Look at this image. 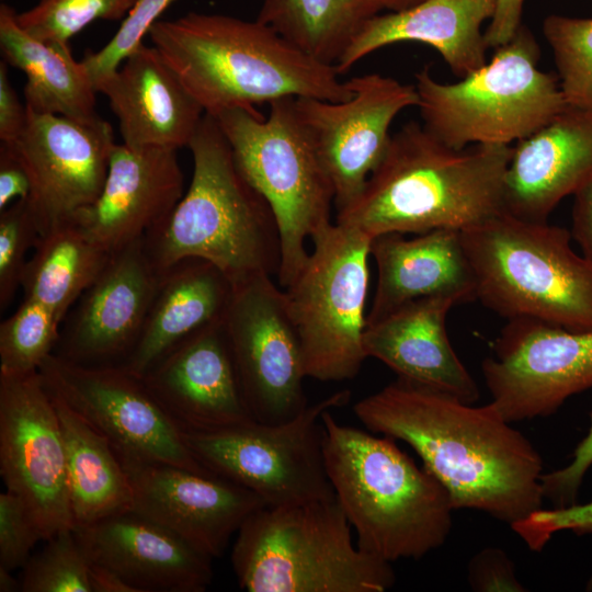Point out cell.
Wrapping results in <instances>:
<instances>
[{
    "mask_svg": "<svg viewBox=\"0 0 592 592\" xmlns=\"http://www.w3.org/2000/svg\"><path fill=\"white\" fill-rule=\"evenodd\" d=\"M224 327L253 419L275 424L298 415L308 406L307 376L284 291L270 275L235 285Z\"/></svg>",
    "mask_w": 592,
    "mask_h": 592,
    "instance_id": "4fadbf2b",
    "label": "cell"
},
{
    "mask_svg": "<svg viewBox=\"0 0 592 592\" xmlns=\"http://www.w3.org/2000/svg\"><path fill=\"white\" fill-rule=\"evenodd\" d=\"M182 196L177 150L115 144L98 200L72 221L93 243L113 254L157 227Z\"/></svg>",
    "mask_w": 592,
    "mask_h": 592,
    "instance_id": "44dd1931",
    "label": "cell"
},
{
    "mask_svg": "<svg viewBox=\"0 0 592 592\" xmlns=\"http://www.w3.org/2000/svg\"><path fill=\"white\" fill-rule=\"evenodd\" d=\"M571 238L592 264V181L573 194Z\"/></svg>",
    "mask_w": 592,
    "mask_h": 592,
    "instance_id": "bcb514c9",
    "label": "cell"
},
{
    "mask_svg": "<svg viewBox=\"0 0 592 592\" xmlns=\"http://www.w3.org/2000/svg\"><path fill=\"white\" fill-rule=\"evenodd\" d=\"M353 410L368 431L407 443L455 510H478L512 526L542 509L543 458L492 401L474 406L397 377Z\"/></svg>",
    "mask_w": 592,
    "mask_h": 592,
    "instance_id": "6da1fadb",
    "label": "cell"
},
{
    "mask_svg": "<svg viewBox=\"0 0 592 592\" xmlns=\"http://www.w3.org/2000/svg\"><path fill=\"white\" fill-rule=\"evenodd\" d=\"M350 390L308 405L292 420H255L216 431H181L195 459L215 476L257 493L266 505H294L334 497L323 456L321 417L349 402Z\"/></svg>",
    "mask_w": 592,
    "mask_h": 592,
    "instance_id": "8fae6325",
    "label": "cell"
},
{
    "mask_svg": "<svg viewBox=\"0 0 592 592\" xmlns=\"http://www.w3.org/2000/svg\"><path fill=\"white\" fill-rule=\"evenodd\" d=\"M173 1L137 0L110 42L82 59L94 87L116 71L123 60L144 43L151 25Z\"/></svg>",
    "mask_w": 592,
    "mask_h": 592,
    "instance_id": "74e56055",
    "label": "cell"
},
{
    "mask_svg": "<svg viewBox=\"0 0 592 592\" xmlns=\"http://www.w3.org/2000/svg\"><path fill=\"white\" fill-rule=\"evenodd\" d=\"M50 395L66 448L69 500L75 526L91 524L130 510V483L109 440L62 399L53 392Z\"/></svg>",
    "mask_w": 592,
    "mask_h": 592,
    "instance_id": "f546056e",
    "label": "cell"
},
{
    "mask_svg": "<svg viewBox=\"0 0 592 592\" xmlns=\"http://www.w3.org/2000/svg\"><path fill=\"white\" fill-rule=\"evenodd\" d=\"M137 0H39L31 9L16 13L22 30L46 43L69 39L95 20L117 21Z\"/></svg>",
    "mask_w": 592,
    "mask_h": 592,
    "instance_id": "e575fe53",
    "label": "cell"
},
{
    "mask_svg": "<svg viewBox=\"0 0 592 592\" xmlns=\"http://www.w3.org/2000/svg\"><path fill=\"white\" fill-rule=\"evenodd\" d=\"M116 454L130 483L132 510L213 559L223 555L247 517L266 505L253 491L223 477Z\"/></svg>",
    "mask_w": 592,
    "mask_h": 592,
    "instance_id": "ac0fdd59",
    "label": "cell"
},
{
    "mask_svg": "<svg viewBox=\"0 0 592 592\" xmlns=\"http://www.w3.org/2000/svg\"><path fill=\"white\" fill-rule=\"evenodd\" d=\"M33 249L21 280L23 297L45 305L60 322L112 255L73 221L39 236Z\"/></svg>",
    "mask_w": 592,
    "mask_h": 592,
    "instance_id": "4dcf8cb0",
    "label": "cell"
},
{
    "mask_svg": "<svg viewBox=\"0 0 592 592\" xmlns=\"http://www.w3.org/2000/svg\"><path fill=\"white\" fill-rule=\"evenodd\" d=\"M21 591V582L9 570L0 566V592H16Z\"/></svg>",
    "mask_w": 592,
    "mask_h": 592,
    "instance_id": "c3c4849f",
    "label": "cell"
},
{
    "mask_svg": "<svg viewBox=\"0 0 592 592\" xmlns=\"http://www.w3.org/2000/svg\"><path fill=\"white\" fill-rule=\"evenodd\" d=\"M511 527L532 550L539 551L557 532L592 534V501L550 510L542 508Z\"/></svg>",
    "mask_w": 592,
    "mask_h": 592,
    "instance_id": "ab89813d",
    "label": "cell"
},
{
    "mask_svg": "<svg viewBox=\"0 0 592 592\" xmlns=\"http://www.w3.org/2000/svg\"><path fill=\"white\" fill-rule=\"evenodd\" d=\"M542 30L567 105L592 110V18L550 14Z\"/></svg>",
    "mask_w": 592,
    "mask_h": 592,
    "instance_id": "836d02e7",
    "label": "cell"
},
{
    "mask_svg": "<svg viewBox=\"0 0 592 592\" xmlns=\"http://www.w3.org/2000/svg\"><path fill=\"white\" fill-rule=\"evenodd\" d=\"M591 466L592 413L590 430L577 445L572 460L562 468L542 475L540 482L544 499H548L556 508L574 504L582 480Z\"/></svg>",
    "mask_w": 592,
    "mask_h": 592,
    "instance_id": "b9f144b4",
    "label": "cell"
},
{
    "mask_svg": "<svg viewBox=\"0 0 592 592\" xmlns=\"http://www.w3.org/2000/svg\"><path fill=\"white\" fill-rule=\"evenodd\" d=\"M335 496L294 505H264L242 523L231 551L249 592H385L391 563L361 550Z\"/></svg>",
    "mask_w": 592,
    "mask_h": 592,
    "instance_id": "8992f818",
    "label": "cell"
},
{
    "mask_svg": "<svg viewBox=\"0 0 592 592\" xmlns=\"http://www.w3.org/2000/svg\"><path fill=\"white\" fill-rule=\"evenodd\" d=\"M148 35L204 112L254 107L287 96H353L332 65L298 49L269 25L217 13L156 21Z\"/></svg>",
    "mask_w": 592,
    "mask_h": 592,
    "instance_id": "3957f363",
    "label": "cell"
},
{
    "mask_svg": "<svg viewBox=\"0 0 592 592\" xmlns=\"http://www.w3.org/2000/svg\"><path fill=\"white\" fill-rule=\"evenodd\" d=\"M88 568L89 560L73 527L64 528L24 565L21 591L92 592Z\"/></svg>",
    "mask_w": 592,
    "mask_h": 592,
    "instance_id": "d590c367",
    "label": "cell"
},
{
    "mask_svg": "<svg viewBox=\"0 0 592 592\" xmlns=\"http://www.w3.org/2000/svg\"><path fill=\"white\" fill-rule=\"evenodd\" d=\"M455 305L449 296L422 297L366 325V356L379 360L398 377L476 402L478 385L453 349L446 330L448 311Z\"/></svg>",
    "mask_w": 592,
    "mask_h": 592,
    "instance_id": "d4e9b609",
    "label": "cell"
},
{
    "mask_svg": "<svg viewBox=\"0 0 592 592\" xmlns=\"http://www.w3.org/2000/svg\"><path fill=\"white\" fill-rule=\"evenodd\" d=\"M41 539L38 523L25 502L9 490L0 493V566L12 571L23 568Z\"/></svg>",
    "mask_w": 592,
    "mask_h": 592,
    "instance_id": "f35d334b",
    "label": "cell"
},
{
    "mask_svg": "<svg viewBox=\"0 0 592 592\" xmlns=\"http://www.w3.org/2000/svg\"><path fill=\"white\" fill-rule=\"evenodd\" d=\"M61 322L45 305L23 297L18 309L0 323V375L38 371L56 348Z\"/></svg>",
    "mask_w": 592,
    "mask_h": 592,
    "instance_id": "d6a6232c",
    "label": "cell"
},
{
    "mask_svg": "<svg viewBox=\"0 0 592 592\" xmlns=\"http://www.w3.org/2000/svg\"><path fill=\"white\" fill-rule=\"evenodd\" d=\"M592 181V110L567 106L512 146L504 179V212L547 221L567 196Z\"/></svg>",
    "mask_w": 592,
    "mask_h": 592,
    "instance_id": "603a6c76",
    "label": "cell"
},
{
    "mask_svg": "<svg viewBox=\"0 0 592 592\" xmlns=\"http://www.w3.org/2000/svg\"><path fill=\"white\" fill-rule=\"evenodd\" d=\"M525 0H497V7L485 31L488 48H498L510 42L522 25Z\"/></svg>",
    "mask_w": 592,
    "mask_h": 592,
    "instance_id": "f6af8a7d",
    "label": "cell"
},
{
    "mask_svg": "<svg viewBox=\"0 0 592 592\" xmlns=\"http://www.w3.org/2000/svg\"><path fill=\"white\" fill-rule=\"evenodd\" d=\"M481 369L491 401L506 421L548 417L592 388V330L508 320Z\"/></svg>",
    "mask_w": 592,
    "mask_h": 592,
    "instance_id": "9a60e30c",
    "label": "cell"
},
{
    "mask_svg": "<svg viewBox=\"0 0 592 592\" xmlns=\"http://www.w3.org/2000/svg\"><path fill=\"white\" fill-rule=\"evenodd\" d=\"M538 59L539 46L522 24L460 81L440 82L424 67L414 76L423 127L454 149L528 137L568 106L557 76L542 71Z\"/></svg>",
    "mask_w": 592,
    "mask_h": 592,
    "instance_id": "ba28073f",
    "label": "cell"
},
{
    "mask_svg": "<svg viewBox=\"0 0 592 592\" xmlns=\"http://www.w3.org/2000/svg\"><path fill=\"white\" fill-rule=\"evenodd\" d=\"M496 7L497 0H423L402 11L378 13L362 25L334 67L341 75L383 47L419 42L439 52L452 72L464 78L487 62L481 27Z\"/></svg>",
    "mask_w": 592,
    "mask_h": 592,
    "instance_id": "4316f807",
    "label": "cell"
},
{
    "mask_svg": "<svg viewBox=\"0 0 592 592\" xmlns=\"http://www.w3.org/2000/svg\"><path fill=\"white\" fill-rule=\"evenodd\" d=\"M380 11L386 10L388 12L402 11L411 8L423 0H375Z\"/></svg>",
    "mask_w": 592,
    "mask_h": 592,
    "instance_id": "681fc988",
    "label": "cell"
},
{
    "mask_svg": "<svg viewBox=\"0 0 592 592\" xmlns=\"http://www.w3.org/2000/svg\"><path fill=\"white\" fill-rule=\"evenodd\" d=\"M189 148L193 175L171 213L144 238L162 272L197 258L212 262L237 285L278 274L281 232L266 200L239 170L217 119L205 113Z\"/></svg>",
    "mask_w": 592,
    "mask_h": 592,
    "instance_id": "277c9868",
    "label": "cell"
},
{
    "mask_svg": "<svg viewBox=\"0 0 592 592\" xmlns=\"http://www.w3.org/2000/svg\"><path fill=\"white\" fill-rule=\"evenodd\" d=\"M377 285L366 325L422 297L449 296L457 304L477 299V286L462 231L441 228L412 238L387 232L371 241Z\"/></svg>",
    "mask_w": 592,
    "mask_h": 592,
    "instance_id": "484cf974",
    "label": "cell"
},
{
    "mask_svg": "<svg viewBox=\"0 0 592 592\" xmlns=\"http://www.w3.org/2000/svg\"><path fill=\"white\" fill-rule=\"evenodd\" d=\"M0 47L4 61L26 75L29 110L81 121L99 116L98 91L82 60L72 57L69 43H46L29 35L5 3L0 5Z\"/></svg>",
    "mask_w": 592,
    "mask_h": 592,
    "instance_id": "f1b7e54d",
    "label": "cell"
},
{
    "mask_svg": "<svg viewBox=\"0 0 592 592\" xmlns=\"http://www.w3.org/2000/svg\"><path fill=\"white\" fill-rule=\"evenodd\" d=\"M512 146L454 149L417 122L391 135L361 193L335 223L373 239L387 232L466 230L504 212Z\"/></svg>",
    "mask_w": 592,
    "mask_h": 592,
    "instance_id": "7a4b0ae2",
    "label": "cell"
},
{
    "mask_svg": "<svg viewBox=\"0 0 592 592\" xmlns=\"http://www.w3.org/2000/svg\"><path fill=\"white\" fill-rule=\"evenodd\" d=\"M235 294L231 280L209 261L189 258L162 272L141 333L119 364L141 378L169 351L224 322Z\"/></svg>",
    "mask_w": 592,
    "mask_h": 592,
    "instance_id": "83f0119b",
    "label": "cell"
},
{
    "mask_svg": "<svg viewBox=\"0 0 592 592\" xmlns=\"http://www.w3.org/2000/svg\"><path fill=\"white\" fill-rule=\"evenodd\" d=\"M73 530L89 561L137 592H203L212 583L213 558L132 509Z\"/></svg>",
    "mask_w": 592,
    "mask_h": 592,
    "instance_id": "7402d4cb",
    "label": "cell"
},
{
    "mask_svg": "<svg viewBox=\"0 0 592 592\" xmlns=\"http://www.w3.org/2000/svg\"><path fill=\"white\" fill-rule=\"evenodd\" d=\"M95 89L104 94L129 148L189 147L205 114L153 46L141 43Z\"/></svg>",
    "mask_w": 592,
    "mask_h": 592,
    "instance_id": "cb8c5ba5",
    "label": "cell"
},
{
    "mask_svg": "<svg viewBox=\"0 0 592 592\" xmlns=\"http://www.w3.org/2000/svg\"><path fill=\"white\" fill-rule=\"evenodd\" d=\"M477 299L508 320L592 330V264L571 234L502 212L462 231Z\"/></svg>",
    "mask_w": 592,
    "mask_h": 592,
    "instance_id": "52a82bcc",
    "label": "cell"
},
{
    "mask_svg": "<svg viewBox=\"0 0 592 592\" xmlns=\"http://www.w3.org/2000/svg\"><path fill=\"white\" fill-rule=\"evenodd\" d=\"M323 456L334 496L357 535L379 559H419L441 547L455 510L444 486L396 440L321 417Z\"/></svg>",
    "mask_w": 592,
    "mask_h": 592,
    "instance_id": "5b68a950",
    "label": "cell"
},
{
    "mask_svg": "<svg viewBox=\"0 0 592 592\" xmlns=\"http://www.w3.org/2000/svg\"><path fill=\"white\" fill-rule=\"evenodd\" d=\"M141 379L181 431H216L254 420L224 322L178 344Z\"/></svg>",
    "mask_w": 592,
    "mask_h": 592,
    "instance_id": "ffe728a7",
    "label": "cell"
},
{
    "mask_svg": "<svg viewBox=\"0 0 592 592\" xmlns=\"http://www.w3.org/2000/svg\"><path fill=\"white\" fill-rule=\"evenodd\" d=\"M266 117L234 107L217 119L247 181L270 204L281 232L277 280L287 287L305 264L307 242L331 223L332 181L303 126L295 98L272 101Z\"/></svg>",
    "mask_w": 592,
    "mask_h": 592,
    "instance_id": "9c48e42d",
    "label": "cell"
},
{
    "mask_svg": "<svg viewBox=\"0 0 592 592\" xmlns=\"http://www.w3.org/2000/svg\"><path fill=\"white\" fill-rule=\"evenodd\" d=\"M27 119L22 104L8 77L7 62H0V140L13 144L21 136Z\"/></svg>",
    "mask_w": 592,
    "mask_h": 592,
    "instance_id": "7bdbcfd3",
    "label": "cell"
},
{
    "mask_svg": "<svg viewBox=\"0 0 592 592\" xmlns=\"http://www.w3.org/2000/svg\"><path fill=\"white\" fill-rule=\"evenodd\" d=\"M5 145L29 174L26 202L42 236L98 200L115 143L112 126L100 116L81 121L27 109L21 136Z\"/></svg>",
    "mask_w": 592,
    "mask_h": 592,
    "instance_id": "2e32d148",
    "label": "cell"
},
{
    "mask_svg": "<svg viewBox=\"0 0 592 592\" xmlns=\"http://www.w3.org/2000/svg\"><path fill=\"white\" fill-rule=\"evenodd\" d=\"M38 373L48 390L105 436L116 452L215 476L195 459L180 429L143 379L121 365H80L52 353Z\"/></svg>",
    "mask_w": 592,
    "mask_h": 592,
    "instance_id": "7c38bea8",
    "label": "cell"
},
{
    "mask_svg": "<svg viewBox=\"0 0 592 592\" xmlns=\"http://www.w3.org/2000/svg\"><path fill=\"white\" fill-rule=\"evenodd\" d=\"M378 13L375 0H263L257 20L312 58L335 66L362 25Z\"/></svg>",
    "mask_w": 592,
    "mask_h": 592,
    "instance_id": "1f68e13d",
    "label": "cell"
},
{
    "mask_svg": "<svg viewBox=\"0 0 592 592\" xmlns=\"http://www.w3.org/2000/svg\"><path fill=\"white\" fill-rule=\"evenodd\" d=\"M587 590L592 591V577L589 579L587 583Z\"/></svg>",
    "mask_w": 592,
    "mask_h": 592,
    "instance_id": "f907efd6",
    "label": "cell"
},
{
    "mask_svg": "<svg viewBox=\"0 0 592 592\" xmlns=\"http://www.w3.org/2000/svg\"><path fill=\"white\" fill-rule=\"evenodd\" d=\"M467 581L477 592L527 591L516 577L513 560L498 547L483 548L470 559Z\"/></svg>",
    "mask_w": 592,
    "mask_h": 592,
    "instance_id": "60d3db41",
    "label": "cell"
},
{
    "mask_svg": "<svg viewBox=\"0 0 592 592\" xmlns=\"http://www.w3.org/2000/svg\"><path fill=\"white\" fill-rule=\"evenodd\" d=\"M39 231L26 200H19L0 212V309L12 301L26 266V254Z\"/></svg>",
    "mask_w": 592,
    "mask_h": 592,
    "instance_id": "8d00e7d4",
    "label": "cell"
},
{
    "mask_svg": "<svg viewBox=\"0 0 592 592\" xmlns=\"http://www.w3.org/2000/svg\"><path fill=\"white\" fill-rule=\"evenodd\" d=\"M353 96L342 102L295 98L297 115L334 187L337 212L363 190L383 159L395 117L417 106L414 84L379 73L348 80Z\"/></svg>",
    "mask_w": 592,
    "mask_h": 592,
    "instance_id": "e0dca14e",
    "label": "cell"
},
{
    "mask_svg": "<svg viewBox=\"0 0 592 592\" xmlns=\"http://www.w3.org/2000/svg\"><path fill=\"white\" fill-rule=\"evenodd\" d=\"M0 473L47 540L75 526L67 457L53 397L38 371L0 375Z\"/></svg>",
    "mask_w": 592,
    "mask_h": 592,
    "instance_id": "5bb4252c",
    "label": "cell"
},
{
    "mask_svg": "<svg viewBox=\"0 0 592 592\" xmlns=\"http://www.w3.org/2000/svg\"><path fill=\"white\" fill-rule=\"evenodd\" d=\"M89 583L92 592H137L112 569L89 561Z\"/></svg>",
    "mask_w": 592,
    "mask_h": 592,
    "instance_id": "7dc6e473",
    "label": "cell"
},
{
    "mask_svg": "<svg viewBox=\"0 0 592 592\" xmlns=\"http://www.w3.org/2000/svg\"><path fill=\"white\" fill-rule=\"evenodd\" d=\"M161 273L143 238L111 255L60 328L56 355L80 365H119L135 346Z\"/></svg>",
    "mask_w": 592,
    "mask_h": 592,
    "instance_id": "d6986e66",
    "label": "cell"
},
{
    "mask_svg": "<svg viewBox=\"0 0 592 592\" xmlns=\"http://www.w3.org/2000/svg\"><path fill=\"white\" fill-rule=\"evenodd\" d=\"M311 241L312 252L284 291L306 376L352 379L367 358L363 335L372 239L330 223Z\"/></svg>",
    "mask_w": 592,
    "mask_h": 592,
    "instance_id": "30bf717a",
    "label": "cell"
},
{
    "mask_svg": "<svg viewBox=\"0 0 592 592\" xmlns=\"http://www.w3.org/2000/svg\"><path fill=\"white\" fill-rule=\"evenodd\" d=\"M31 190L29 174L14 149L0 146V212L19 200H26Z\"/></svg>",
    "mask_w": 592,
    "mask_h": 592,
    "instance_id": "ee69618b",
    "label": "cell"
}]
</instances>
